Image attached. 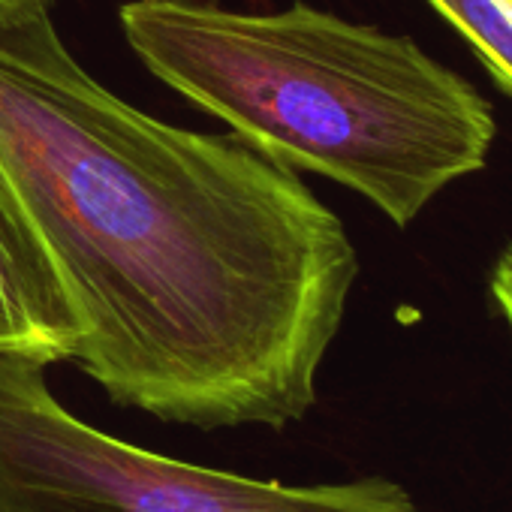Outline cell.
I'll list each match as a JSON object with an SVG mask.
<instances>
[{
  "mask_svg": "<svg viewBox=\"0 0 512 512\" xmlns=\"http://www.w3.org/2000/svg\"><path fill=\"white\" fill-rule=\"evenodd\" d=\"M0 172L121 407L196 428L305 419L359 275L341 217L241 136L103 88L52 16L0 28Z\"/></svg>",
  "mask_w": 512,
  "mask_h": 512,
  "instance_id": "6da1fadb",
  "label": "cell"
},
{
  "mask_svg": "<svg viewBox=\"0 0 512 512\" xmlns=\"http://www.w3.org/2000/svg\"><path fill=\"white\" fill-rule=\"evenodd\" d=\"M139 61L235 136L332 178L410 226L452 181L485 166L488 100L410 37L293 4L232 13L199 0H130Z\"/></svg>",
  "mask_w": 512,
  "mask_h": 512,
  "instance_id": "7a4b0ae2",
  "label": "cell"
},
{
  "mask_svg": "<svg viewBox=\"0 0 512 512\" xmlns=\"http://www.w3.org/2000/svg\"><path fill=\"white\" fill-rule=\"evenodd\" d=\"M46 368L0 353V512H419L383 476L284 485L133 446L73 416Z\"/></svg>",
  "mask_w": 512,
  "mask_h": 512,
  "instance_id": "3957f363",
  "label": "cell"
},
{
  "mask_svg": "<svg viewBox=\"0 0 512 512\" xmlns=\"http://www.w3.org/2000/svg\"><path fill=\"white\" fill-rule=\"evenodd\" d=\"M79 326L7 175L0 172V353L73 362Z\"/></svg>",
  "mask_w": 512,
  "mask_h": 512,
  "instance_id": "277c9868",
  "label": "cell"
},
{
  "mask_svg": "<svg viewBox=\"0 0 512 512\" xmlns=\"http://www.w3.org/2000/svg\"><path fill=\"white\" fill-rule=\"evenodd\" d=\"M52 0H0V28H19L34 19H46Z\"/></svg>",
  "mask_w": 512,
  "mask_h": 512,
  "instance_id": "5b68a950",
  "label": "cell"
},
{
  "mask_svg": "<svg viewBox=\"0 0 512 512\" xmlns=\"http://www.w3.org/2000/svg\"><path fill=\"white\" fill-rule=\"evenodd\" d=\"M491 293H494V299H497V305H500V311H503V317H506V323L512 329V247L503 250V256L494 266Z\"/></svg>",
  "mask_w": 512,
  "mask_h": 512,
  "instance_id": "8992f818",
  "label": "cell"
}]
</instances>
